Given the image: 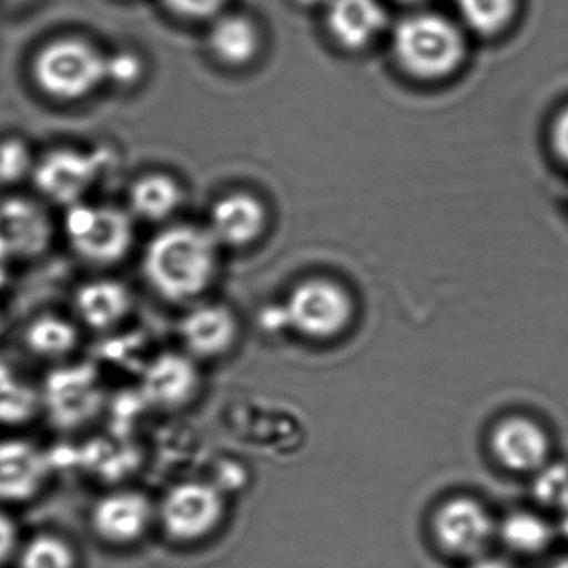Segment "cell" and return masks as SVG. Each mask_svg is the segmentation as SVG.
Segmentation results:
<instances>
[{
    "label": "cell",
    "instance_id": "1",
    "mask_svg": "<svg viewBox=\"0 0 568 568\" xmlns=\"http://www.w3.org/2000/svg\"><path fill=\"white\" fill-rule=\"evenodd\" d=\"M221 245L207 227L175 224L152 235L142 252L145 285L165 304L187 305L204 301L221 271Z\"/></svg>",
    "mask_w": 568,
    "mask_h": 568
},
{
    "label": "cell",
    "instance_id": "2",
    "mask_svg": "<svg viewBox=\"0 0 568 568\" xmlns=\"http://www.w3.org/2000/svg\"><path fill=\"white\" fill-rule=\"evenodd\" d=\"M227 518L225 491L212 480L185 478L165 488L155 500V527L179 547L214 537Z\"/></svg>",
    "mask_w": 568,
    "mask_h": 568
},
{
    "label": "cell",
    "instance_id": "3",
    "mask_svg": "<svg viewBox=\"0 0 568 568\" xmlns=\"http://www.w3.org/2000/svg\"><path fill=\"white\" fill-rule=\"evenodd\" d=\"M392 48L398 65L420 81L447 78L465 58L460 29L444 16L430 12L398 22Z\"/></svg>",
    "mask_w": 568,
    "mask_h": 568
},
{
    "label": "cell",
    "instance_id": "4",
    "mask_svg": "<svg viewBox=\"0 0 568 568\" xmlns=\"http://www.w3.org/2000/svg\"><path fill=\"white\" fill-rule=\"evenodd\" d=\"M31 72L49 99L78 102L105 84V54L85 39L59 38L39 49Z\"/></svg>",
    "mask_w": 568,
    "mask_h": 568
},
{
    "label": "cell",
    "instance_id": "5",
    "mask_svg": "<svg viewBox=\"0 0 568 568\" xmlns=\"http://www.w3.org/2000/svg\"><path fill=\"white\" fill-rule=\"evenodd\" d=\"M64 234L75 257L91 267L111 268L131 255L135 225L131 212L88 202L68 207Z\"/></svg>",
    "mask_w": 568,
    "mask_h": 568
},
{
    "label": "cell",
    "instance_id": "6",
    "mask_svg": "<svg viewBox=\"0 0 568 568\" xmlns=\"http://www.w3.org/2000/svg\"><path fill=\"white\" fill-rule=\"evenodd\" d=\"M355 304L344 285L307 278L292 288L281 307V324L308 341H331L351 327Z\"/></svg>",
    "mask_w": 568,
    "mask_h": 568
},
{
    "label": "cell",
    "instance_id": "7",
    "mask_svg": "<svg viewBox=\"0 0 568 568\" xmlns=\"http://www.w3.org/2000/svg\"><path fill=\"white\" fill-rule=\"evenodd\" d=\"M39 397L51 424L62 430L94 420L105 404L101 377L88 364L59 365L45 378Z\"/></svg>",
    "mask_w": 568,
    "mask_h": 568
},
{
    "label": "cell",
    "instance_id": "8",
    "mask_svg": "<svg viewBox=\"0 0 568 568\" xmlns=\"http://www.w3.org/2000/svg\"><path fill=\"white\" fill-rule=\"evenodd\" d=\"M88 524L105 547H135L155 527V500L139 488H112L92 501Z\"/></svg>",
    "mask_w": 568,
    "mask_h": 568
},
{
    "label": "cell",
    "instance_id": "9",
    "mask_svg": "<svg viewBox=\"0 0 568 568\" xmlns=\"http://www.w3.org/2000/svg\"><path fill=\"white\" fill-rule=\"evenodd\" d=\"M202 364L184 351L159 352L145 362L139 382L141 400L154 410L178 414L197 402L204 387Z\"/></svg>",
    "mask_w": 568,
    "mask_h": 568
},
{
    "label": "cell",
    "instance_id": "10",
    "mask_svg": "<svg viewBox=\"0 0 568 568\" xmlns=\"http://www.w3.org/2000/svg\"><path fill=\"white\" fill-rule=\"evenodd\" d=\"M105 151L65 148L48 152L36 162L32 179L42 197L64 207L84 202L88 192L104 172Z\"/></svg>",
    "mask_w": 568,
    "mask_h": 568
},
{
    "label": "cell",
    "instance_id": "11",
    "mask_svg": "<svg viewBox=\"0 0 568 568\" xmlns=\"http://www.w3.org/2000/svg\"><path fill=\"white\" fill-rule=\"evenodd\" d=\"M432 531L444 554L474 561L484 557L497 534V525L480 501L455 497L437 508L432 518Z\"/></svg>",
    "mask_w": 568,
    "mask_h": 568
},
{
    "label": "cell",
    "instance_id": "12",
    "mask_svg": "<svg viewBox=\"0 0 568 568\" xmlns=\"http://www.w3.org/2000/svg\"><path fill=\"white\" fill-rule=\"evenodd\" d=\"M181 351L204 362L227 357L241 337V322L229 305L222 302L199 301L184 307L178 322Z\"/></svg>",
    "mask_w": 568,
    "mask_h": 568
},
{
    "label": "cell",
    "instance_id": "13",
    "mask_svg": "<svg viewBox=\"0 0 568 568\" xmlns=\"http://www.w3.org/2000/svg\"><path fill=\"white\" fill-rule=\"evenodd\" d=\"M52 470L51 455L31 438H0V507H18L41 497Z\"/></svg>",
    "mask_w": 568,
    "mask_h": 568
},
{
    "label": "cell",
    "instance_id": "14",
    "mask_svg": "<svg viewBox=\"0 0 568 568\" xmlns=\"http://www.w3.org/2000/svg\"><path fill=\"white\" fill-rule=\"evenodd\" d=\"M495 460L514 474H537L550 464L551 438L547 428L525 415H510L490 435Z\"/></svg>",
    "mask_w": 568,
    "mask_h": 568
},
{
    "label": "cell",
    "instance_id": "15",
    "mask_svg": "<svg viewBox=\"0 0 568 568\" xmlns=\"http://www.w3.org/2000/svg\"><path fill=\"white\" fill-rule=\"evenodd\" d=\"M72 308L81 327L105 334L121 327L131 317L134 294L121 278H88L72 294Z\"/></svg>",
    "mask_w": 568,
    "mask_h": 568
},
{
    "label": "cell",
    "instance_id": "16",
    "mask_svg": "<svg viewBox=\"0 0 568 568\" xmlns=\"http://www.w3.org/2000/svg\"><path fill=\"white\" fill-rule=\"evenodd\" d=\"M52 224L44 209L28 199L0 202V247L12 257H38L51 245Z\"/></svg>",
    "mask_w": 568,
    "mask_h": 568
},
{
    "label": "cell",
    "instance_id": "17",
    "mask_svg": "<svg viewBox=\"0 0 568 568\" xmlns=\"http://www.w3.org/2000/svg\"><path fill=\"white\" fill-rule=\"evenodd\" d=\"M207 229L221 248L251 247L267 229V211L254 195L235 192L212 205Z\"/></svg>",
    "mask_w": 568,
    "mask_h": 568
},
{
    "label": "cell",
    "instance_id": "18",
    "mask_svg": "<svg viewBox=\"0 0 568 568\" xmlns=\"http://www.w3.org/2000/svg\"><path fill=\"white\" fill-rule=\"evenodd\" d=\"M328 32L348 51L368 48L387 28L381 0H328Z\"/></svg>",
    "mask_w": 568,
    "mask_h": 568
},
{
    "label": "cell",
    "instance_id": "19",
    "mask_svg": "<svg viewBox=\"0 0 568 568\" xmlns=\"http://www.w3.org/2000/svg\"><path fill=\"white\" fill-rule=\"evenodd\" d=\"M22 344L32 357L62 365L81 345V325L75 318L45 312L26 324Z\"/></svg>",
    "mask_w": 568,
    "mask_h": 568
},
{
    "label": "cell",
    "instance_id": "20",
    "mask_svg": "<svg viewBox=\"0 0 568 568\" xmlns=\"http://www.w3.org/2000/svg\"><path fill=\"white\" fill-rule=\"evenodd\" d=\"M211 54L229 68L251 64L261 49L257 26L245 16H224L211 28L207 38Z\"/></svg>",
    "mask_w": 568,
    "mask_h": 568
},
{
    "label": "cell",
    "instance_id": "21",
    "mask_svg": "<svg viewBox=\"0 0 568 568\" xmlns=\"http://www.w3.org/2000/svg\"><path fill=\"white\" fill-rule=\"evenodd\" d=\"M184 201L181 184L162 172L142 175L129 192L131 214L148 222H164L175 214Z\"/></svg>",
    "mask_w": 568,
    "mask_h": 568
},
{
    "label": "cell",
    "instance_id": "22",
    "mask_svg": "<svg viewBox=\"0 0 568 568\" xmlns=\"http://www.w3.org/2000/svg\"><path fill=\"white\" fill-rule=\"evenodd\" d=\"M79 551L65 535L38 531L22 540L16 564L18 568H79Z\"/></svg>",
    "mask_w": 568,
    "mask_h": 568
},
{
    "label": "cell",
    "instance_id": "23",
    "mask_svg": "<svg viewBox=\"0 0 568 568\" xmlns=\"http://www.w3.org/2000/svg\"><path fill=\"white\" fill-rule=\"evenodd\" d=\"M498 537L515 554L538 555L550 547L555 530L534 511H514L497 527Z\"/></svg>",
    "mask_w": 568,
    "mask_h": 568
},
{
    "label": "cell",
    "instance_id": "24",
    "mask_svg": "<svg viewBox=\"0 0 568 568\" xmlns=\"http://www.w3.org/2000/svg\"><path fill=\"white\" fill-rule=\"evenodd\" d=\"M462 21L480 36L504 31L517 11V0H457Z\"/></svg>",
    "mask_w": 568,
    "mask_h": 568
},
{
    "label": "cell",
    "instance_id": "25",
    "mask_svg": "<svg viewBox=\"0 0 568 568\" xmlns=\"http://www.w3.org/2000/svg\"><path fill=\"white\" fill-rule=\"evenodd\" d=\"M534 495L544 507L560 511L568 501V464L550 462L535 474Z\"/></svg>",
    "mask_w": 568,
    "mask_h": 568
},
{
    "label": "cell",
    "instance_id": "26",
    "mask_svg": "<svg viewBox=\"0 0 568 568\" xmlns=\"http://www.w3.org/2000/svg\"><path fill=\"white\" fill-rule=\"evenodd\" d=\"M31 148L21 139L0 142V185H14L34 172Z\"/></svg>",
    "mask_w": 568,
    "mask_h": 568
},
{
    "label": "cell",
    "instance_id": "27",
    "mask_svg": "<svg viewBox=\"0 0 568 568\" xmlns=\"http://www.w3.org/2000/svg\"><path fill=\"white\" fill-rule=\"evenodd\" d=\"M144 75V62L134 51H115L105 54V82L115 88H134Z\"/></svg>",
    "mask_w": 568,
    "mask_h": 568
},
{
    "label": "cell",
    "instance_id": "28",
    "mask_svg": "<svg viewBox=\"0 0 568 568\" xmlns=\"http://www.w3.org/2000/svg\"><path fill=\"white\" fill-rule=\"evenodd\" d=\"M164 8L182 21H209L217 18L227 0H162Z\"/></svg>",
    "mask_w": 568,
    "mask_h": 568
},
{
    "label": "cell",
    "instance_id": "29",
    "mask_svg": "<svg viewBox=\"0 0 568 568\" xmlns=\"http://www.w3.org/2000/svg\"><path fill=\"white\" fill-rule=\"evenodd\" d=\"M22 538L18 521L9 514L8 508L0 507V567L16 560Z\"/></svg>",
    "mask_w": 568,
    "mask_h": 568
},
{
    "label": "cell",
    "instance_id": "30",
    "mask_svg": "<svg viewBox=\"0 0 568 568\" xmlns=\"http://www.w3.org/2000/svg\"><path fill=\"white\" fill-rule=\"evenodd\" d=\"M551 145L555 154L568 164V108L558 114L551 128Z\"/></svg>",
    "mask_w": 568,
    "mask_h": 568
},
{
    "label": "cell",
    "instance_id": "31",
    "mask_svg": "<svg viewBox=\"0 0 568 568\" xmlns=\"http://www.w3.org/2000/svg\"><path fill=\"white\" fill-rule=\"evenodd\" d=\"M467 568H514L507 561L498 560V558L481 557L470 561Z\"/></svg>",
    "mask_w": 568,
    "mask_h": 568
},
{
    "label": "cell",
    "instance_id": "32",
    "mask_svg": "<svg viewBox=\"0 0 568 568\" xmlns=\"http://www.w3.org/2000/svg\"><path fill=\"white\" fill-rule=\"evenodd\" d=\"M558 517H560V521H558V530L564 535L568 540V501L560 511H558Z\"/></svg>",
    "mask_w": 568,
    "mask_h": 568
},
{
    "label": "cell",
    "instance_id": "33",
    "mask_svg": "<svg viewBox=\"0 0 568 568\" xmlns=\"http://www.w3.org/2000/svg\"><path fill=\"white\" fill-rule=\"evenodd\" d=\"M550 568H568V554H565L564 557L557 558V560L550 565Z\"/></svg>",
    "mask_w": 568,
    "mask_h": 568
},
{
    "label": "cell",
    "instance_id": "34",
    "mask_svg": "<svg viewBox=\"0 0 568 568\" xmlns=\"http://www.w3.org/2000/svg\"><path fill=\"white\" fill-rule=\"evenodd\" d=\"M298 2L305 6H317L321 4V2H328V0H298Z\"/></svg>",
    "mask_w": 568,
    "mask_h": 568
},
{
    "label": "cell",
    "instance_id": "35",
    "mask_svg": "<svg viewBox=\"0 0 568 568\" xmlns=\"http://www.w3.org/2000/svg\"><path fill=\"white\" fill-rule=\"evenodd\" d=\"M395 2H400V4L405 6H414L418 4V2H422V0H395Z\"/></svg>",
    "mask_w": 568,
    "mask_h": 568
},
{
    "label": "cell",
    "instance_id": "36",
    "mask_svg": "<svg viewBox=\"0 0 568 568\" xmlns=\"http://www.w3.org/2000/svg\"><path fill=\"white\" fill-rule=\"evenodd\" d=\"M4 2H9V4H24L26 0H4Z\"/></svg>",
    "mask_w": 568,
    "mask_h": 568
},
{
    "label": "cell",
    "instance_id": "37",
    "mask_svg": "<svg viewBox=\"0 0 568 568\" xmlns=\"http://www.w3.org/2000/svg\"><path fill=\"white\" fill-rule=\"evenodd\" d=\"M0 327H2V322H0Z\"/></svg>",
    "mask_w": 568,
    "mask_h": 568
}]
</instances>
